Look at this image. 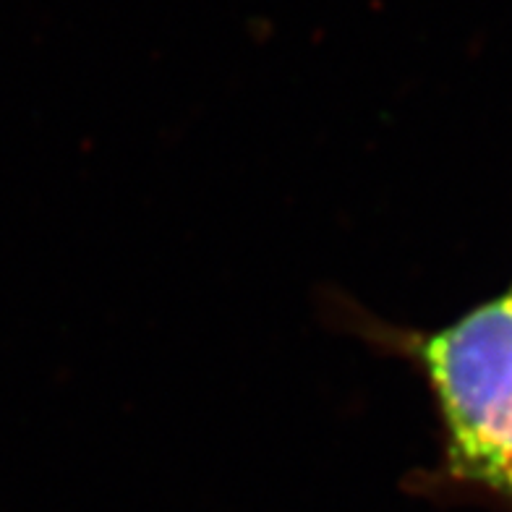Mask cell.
I'll list each match as a JSON object with an SVG mask.
<instances>
[{
  "label": "cell",
  "mask_w": 512,
  "mask_h": 512,
  "mask_svg": "<svg viewBox=\"0 0 512 512\" xmlns=\"http://www.w3.org/2000/svg\"><path fill=\"white\" fill-rule=\"evenodd\" d=\"M445 426V473L512 510V296L418 340Z\"/></svg>",
  "instance_id": "cell-1"
},
{
  "label": "cell",
  "mask_w": 512,
  "mask_h": 512,
  "mask_svg": "<svg viewBox=\"0 0 512 512\" xmlns=\"http://www.w3.org/2000/svg\"><path fill=\"white\" fill-rule=\"evenodd\" d=\"M510 296H512V290H510Z\"/></svg>",
  "instance_id": "cell-2"
}]
</instances>
